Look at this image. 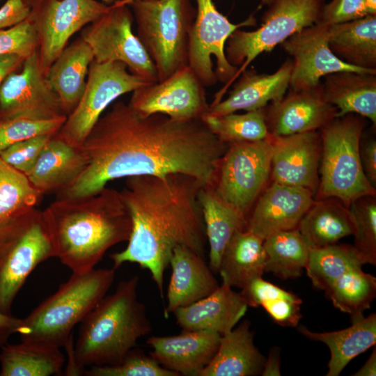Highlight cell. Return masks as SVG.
I'll use <instances>...</instances> for the list:
<instances>
[{
    "label": "cell",
    "instance_id": "cell-1",
    "mask_svg": "<svg viewBox=\"0 0 376 376\" xmlns=\"http://www.w3.org/2000/svg\"><path fill=\"white\" fill-rule=\"evenodd\" d=\"M84 170L61 188L56 198L91 196L113 180L181 173L213 186L228 144L202 119L143 115L123 101L102 114L82 144Z\"/></svg>",
    "mask_w": 376,
    "mask_h": 376
},
{
    "label": "cell",
    "instance_id": "cell-2",
    "mask_svg": "<svg viewBox=\"0 0 376 376\" xmlns=\"http://www.w3.org/2000/svg\"><path fill=\"white\" fill-rule=\"evenodd\" d=\"M207 185L185 174L126 178L120 191L132 219L125 249L110 258L148 270L164 299V274L173 249L185 246L204 257L206 235L198 195Z\"/></svg>",
    "mask_w": 376,
    "mask_h": 376
},
{
    "label": "cell",
    "instance_id": "cell-3",
    "mask_svg": "<svg viewBox=\"0 0 376 376\" xmlns=\"http://www.w3.org/2000/svg\"><path fill=\"white\" fill-rule=\"evenodd\" d=\"M42 213L55 257L72 272L95 268L108 249L127 241L132 231L120 191L107 187L91 196L56 198Z\"/></svg>",
    "mask_w": 376,
    "mask_h": 376
},
{
    "label": "cell",
    "instance_id": "cell-4",
    "mask_svg": "<svg viewBox=\"0 0 376 376\" xmlns=\"http://www.w3.org/2000/svg\"><path fill=\"white\" fill-rule=\"evenodd\" d=\"M139 281L134 275L119 283L81 322L77 341L68 347L69 375L120 362L139 338L151 332L146 307L138 299Z\"/></svg>",
    "mask_w": 376,
    "mask_h": 376
},
{
    "label": "cell",
    "instance_id": "cell-5",
    "mask_svg": "<svg viewBox=\"0 0 376 376\" xmlns=\"http://www.w3.org/2000/svg\"><path fill=\"white\" fill-rule=\"evenodd\" d=\"M115 271L112 267L72 272L53 295L21 318L17 332L21 341L51 348L66 346L75 325L107 295Z\"/></svg>",
    "mask_w": 376,
    "mask_h": 376
},
{
    "label": "cell",
    "instance_id": "cell-6",
    "mask_svg": "<svg viewBox=\"0 0 376 376\" xmlns=\"http://www.w3.org/2000/svg\"><path fill=\"white\" fill-rule=\"evenodd\" d=\"M363 117L349 113L321 128L320 178L317 199L336 198L346 207L364 196H375L361 163Z\"/></svg>",
    "mask_w": 376,
    "mask_h": 376
},
{
    "label": "cell",
    "instance_id": "cell-7",
    "mask_svg": "<svg viewBox=\"0 0 376 376\" xmlns=\"http://www.w3.org/2000/svg\"><path fill=\"white\" fill-rule=\"evenodd\" d=\"M130 8L137 37L163 80L188 65L189 36L196 12L189 0H135Z\"/></svg>",
    "mask_w": 376,
    "mask_h": 376
},
{
    "label": "cell",
    "instance_id": "cell-8",
    "mask_svg": "<svg viewBox=\"0 0 376 376\" xmlns=\"http://www.w3.org/2000/svg\"><path fill=\"white\" fill-rule=\"evenodd\" d=\"M55 257L42 210L36 207L0 223V311L11 308L27 278L41 263Z\"/></svg>",
    "mask_w": 376,
    "mask_h": 376
},
{
    "label": "cell",
    "instance_id": "cell-9",
    "mask_svg": "<svg viewBox=\"0 0 376 376\" xmlns=\"http://www.w3.org/2000/svg\"><path fill=\"white\" fill-rule=\"evenodd\" d=\"M324 0H274L254 31L237 29L228 38L225 54L237 68L232 84L260 54L318 22Z\"/></svg>",
    "mask_w": 376,
    "mask_h": 376
},
{
    "label": "cell",
    "instance_id": "cell-10",
    "mask_svg": "<svg viewBox=\"0 0 376 376\" xmlns=\"http://www.w3.org/2000/svg\"><path fill=\"white\" fill-rule=\"evenodd\" d=\"M196 1L187 63L205 87L212 86L217 81L224 83V86L214 95L212 104H215L223 99L237 71V68L226 58V42L237 29L254 25L256 19L251 15L244 21L234 24L217 9L212 0Z\"/></svg>",
    "mask_w": 376,
    "mask_h": 376
},
{
    "label": "cell",
    "instance_id": "cell-11",
    "mask_svg": "<svg viewBox=\"0 0 376 376\" xmlns=\"http://www.w3.org/2000/svg\"><path fill=\"white\" fill-rule=\"evenodd\" d=\"M151 82L132 73L119 62L91 63L82 95L56 134L77 147L82 144L104 111L124 94Z\"/></svg>",
    "mask_w": 376,
    "mask_h": 376
},
{
    "label": "cell",
    "instance_id": "cell-12",
    "mask_svg": "<svg viewBox=\"0 0 376 376\" xmlns=\"http://www.w3.org/2000/svg\"><path fill=\"white\" fill-rule=\"evenodd\" d=\"M133 15L128 6L111 5L109 10L83 29L81 38L97 62H119L129 71L153 83L158 81L153 62L132 31Z\"/></svg>",
    "mask_w": 376,
    "mask_h": 376
},
{
    "label": "cell",
    "instance_id": "cell-13",
    "mask_svg": "<svg viewBox=\"0 0 376 376\" xmlns=\"http://www.w3.org/2000/svg\"><path fill=\"white\" fill-rule=\"evenodd\" d=\"M270 136L261 141L228 144L212 186L222 199L245 216L270 174Z\"/></svg>",
    "mask_w": 376,
    "mask_h": 376
},
{
    "label": "cell",
    "instance_id": "cell-14",
    "mask_svg": "<svg viewBox=\"0 0 376 376\" xmlns=\"http://www.w3.org/2000/svg\"><path fill=\"white\" fill-rule=\"evenodd\" d=\"M66 116L60 99L47 80L37 51L24 60L19 72H11L0 85V121Z\"/></svg>",
    "mask_w": 376,
    "mask_h": 376
},
{
    "label": "cell",
    "instance_id": "cell-15",
    "mask_svg": "<svg viewBox=\"0 0 376 376\" xmlns=\"http://www.w3.org/2000/svg\"><path fill=\"white\" fill-rule=\"evenodd\" d=\"M205 88L186 65L166 79L133 91L128 104L143 115L160 113L179 121L201 119L210 105Z\"/></svg>",
    "mask_w": 376,
    "mask_h": 376
},
{
    "label": "cell",
    "instance_id": "cell-16",
    "mask_svg": "<svg viewBox=\"0 0 376 376\" xmlns=\"http://www.w3.org/2000/svg\"><path fill=\"white\" fill-rule=\"evenodd\" d=\"M110 8L97 0H45L32 8L30 18L38 31L40 60L46 72L77 31Z\"/></svg>",
    "mask_w": 376,
    "mask_h": 376
},
{
    "label": "cell",
    "instance_id": "cell-17",
    "mask_svg": "<svg viewBox=\"0 0 376 376\" xmlns=\"http://www.w3.org/2000/svg\"><path fill=\"white\" fill-rule=\"evenodd\" d=\"M329 26L315 23L293 34L281 44L291 56L292 69L289 88L307 90L318 86L324 76L340 71L376 73L348 65L339 59L329 46Z\"/></svg>",
    "mask_w": 376,
    "mask_h": 376
},
{
    "label": "cell",
    "instance_id": "cell-18",
    "mask_svg": "<svg viewBox=\"0 0 376 376\" xmlns=\"http://www.w3.org/2000/svg\"><path fill=\"white\" fill-rule=\"evenodd\" d=\"M271 175L274 182L317 193L321 157L320 132L310 131L288 136L271 134Z\"/></svg>",
    "mask_w": 376,
    "mask_h": 376
},
{
    "label": "cell",
    "instance_id": "cell-19",
    "mask_svg": "<svg viewBox=\"0 0 376 376\" xmlns=\"http://www.w3.org/2000/svg\"><path fill=\"white\" fill-rule=\"evenodd\" d=\"M288 90L263 109L270 134L288 136L316 131L338 118L337 109L324 97L321 83L311 89Z\"/></svg>",
    "mask_w": 376,
    "mask_h": 376
},
{
    "label": "cell",
    "instance_id": "cell-20",
    "mask_svg": "<svg viewBox=\"0 0 376 376\" xmlns=\"http://www.w3.org/2000/svg\"><path fill=\"white\" fill-rule=\"evenodd\" d=\"M308 189L273 182L260 196L246 230L264 239L281 230L297 228L314 202Z\"/></svg>",
    "mask_w": 376,
    "mask_h": 376
},
{
    "label": "cell",
    "instance_id": "cell-21",
    "mask_svg": "<svg viewBox=\"0 0 376 376\" xmlns=\"http://www.w3.org/2000/svg\"><path fill=\"white\" fill-rule=\"evenodd\" d=\"M221 336L208 331H182L178 335L147 339L150 355L164 368L180 375L198 376L214 357Z\"/></svg>",
    "mask_w": 376,
    "mask_h": 376
},
{
    "label": "cell",
    "instance_id": "cell-22",
    "mask_svg": "<svg viewBox=\"0 0 376 376\" xmlns=\"http://www.w3.org/2000/svg\"><path fill=\"white\" fill-rule=\"evenodd\" d=\"M221 283L208 296L173 314L182 331H208L221 336L231 331L245 315L249 306L240 292Z\"/></svg>",
    "mask_w": 376,
    "mask_h": 376
},
{
    "label": "cell",
    "instance_id": "cell-23",
    "mask_svg": "<svg viewBox=\"0 0 376 376\" xmlns=\"http://www.w3.org/2000/svg\"><path fill=\"white\" fill-rule=\"evenodd\" d=\"M292 69V60L285 61L274 72L258 73L244 70L233 85L228 97L210 104L206 113L222 115L262 109L269 103L281 98L289 88Z\"/></svg>",
    "mask_w": 376,
    "mask_h": 376
},
{
    "label": "cell",
    "instance_id": "cell-24",
    "mask_svg": "<svg viewBox=\"0 0 376 376\" xmlns=\"http://www.w3.org/2000/svg\"><path fill=\"white\" fill-rule=\"evenodd\" d=\"M169 265L172 272L164 308L166 318L175 309L208 296L219 285L204 257L185 246L173 249Z\"/></svg>",
    "mask_w": 376,
    "mask_h": 376
},
{
    "label": "cell",
    "instance_id": "cell-25",
    "mask_svg": "<svg viewBox=\"0 0 376 376\" xmlns=\"http://www.w3.org/2000/svg\"><path fill=\"white\" fill-rule=\"evenodd\" d=\"M324 99L338 110V117L359 115L376 125V73L340 71L324 77Z\"/></svg>",
    "mask_w": 376,
    "mask_h": 376
},
{
    "label": "cell",
    "instance_id": "cell-26",
    "mask_svg": "<svg viewBox=\"0 0 376 376\" xmlns=\"http://www.w3.org/2000/svg\"><path fill=\"white\" fill-rule=\"evenodd\" d=\"M86 165L87 158L82 147L74 146L55 134L26 176L31 184L44 194L70 183Z\"/></svg>",
    "mask_w": 376,
    "mask_h": 376
},
{
    "label": "cell",
    "instance_id": "cell-27",
    "mask_svg": "<svg viewBox=\"0 0 376 376\" xmlns=\"http://www.w3.org/2000/svg\"><path fill=\"white\" fill-rule=\"evenodd\" d=\"M265 361L254 344L250 322L244 320L221 336L214 357L198 376L258 375Z\"/></svg>",
    "mask_w": 376,
    "mask_h": 376
},
{
    "label": "cell",
    "instance_id": "cell-28",
    "mask_svg": "<svg viewBox=\"0 0 376 376\" xmlns=\"http://www.w3.org/2000/svg\"><path fill=\"white\" fill-rule=\"evenodd\" d=\"M93 60L91 47L79 38L65 47L46 70L47 80L66 113H70L79 101Z\"/></svg>",
    "mask_w": 376,
    "mask_h": 376
},
{
    "label": "cell",
    "instance_id": "cell-29",
    "mask_svg": "<svg viewBox=\"0 0 376 376\" xmlns=\"http://www.w3.org/2000/svg\"><path fill=\"white\" fill-rule=\"evenodd\" d=\"M209 244V267L218 274L224 251L232 237L246 228L247 218L222 199L212 186H205L198 195Z\"/></svg>",
    "mask_w": 376,
    "mask_h": 376
},
{
    "label": "cell",
    "instance_id": "cell-30",
    "mask_svg": "<svg viewBox=\"0 0 376 376\" xmlns=\"http://www.w3.org/2000/svg\"><path fill=\"white\" fill-rule=\"evenodd\" d=\"M299 331L308 339L327 345L331 357L327 376H338L356 357L376 343V314L352 322L345 329L331 332H315L304 326Z\"/></svg>",
    "mask_w": 376,
    "mask_h": 376
},
{
    "label": "cell",
    "instance_id": "cell-31",
    "mask_svg": "<svg viewBox=\"0 0 376 376\" xmlns=\"http://www.w3.org/2000/svg\"><path fill=\"white\" fill-rule=\"evenodd\" d=\"M265 260L263 240L246 229L239 230L224 251L218 274L223 284L242 289L262 277Z\"/></svg>",
    "mask_w": 376,
    "mask_h": 376
},
{
    "label": "cell",
    "instance_id": "cell-32",
    "mask_svg": "<svg viewBox=\"0 0 376 376\" xmlns=\"http://www.w3.org/2000/svg\"><path fill=\"white\" fill-rule=\"evenodd\" d=\"M297 229L312 249L337 244L354 233L349 208L336 198L315 200Z\"/></svg>",
    "mask_w": 376,
    "mask_h": 376
},
{
    "label": "cell",
    "instance_id": "cell-33",
    "mask_svg": "<svg viewBox=\"0 0 376 376\" xmlns=\"http://www.w3.org/2000/svg\"><path fill=\"white\" fill-rule=\"evenodd\" d=\"M329 46L344 63L376 70V15L329 26Z\"/></svg>",
    "mask_w": 376,
    "mask_h": 376
},
{
    "label": "cell",
    "instance_id": "cell-34",
    "mask_svg": "<svg viewBox=\"0 0 376 376\" xmlns=\"http://www.w3.org/2000/svg\"><path fill=\"white\" fill-rule=\"evenodd\" d=\"M0 376H49L60 374L65 357L60 349L21 341L0 347Z\"/></svg>",
    "mask_w": 376,
    "mask_h": 376
},
{
    "label": "cell",
    "instance_id": "cell-35",
    "mask_svg": "<svg viewBox=\"0 0 376 376\" xmlns=\"http://www.w3.org/2000/svg\"><path fill=\"white\" fill-rule=\"evenodd\" d=\"M263 245L265 272L283 280L301 276L312 248L297 228L271 234L264 239Z\"/></svg>",
    "mask_w": 376,
    "mask_h": 376
},
{
    "label": "cell",
    "instance_id": "cell-36",
    "mask_svg": "<svg viewBox=\"0 0 376 376\" xmlns=\"http://www.w3.org/2000/svg\"><path fill=\"white\" fill-rule=\"evenodd\" d=\"M240 293L249 306H262L280 326L295 327L301 318V299L262 277L252 280Z\"/></svg>",
    "mask_w": 376,
    "mask_h": 376
},
{
    "label": "cell",
    "instance_id": "cell-37",
    "mask_svg": "<svg viewBox=\"0 0 376 376\" xmlns=\"http://www.w3.org/2000/svg\"><path fill=\"white\" fill-rule=\"evenodd\" d=\"M361 267L348 270L325 291L334 307L349 314L352 323L364 318L376 295V278Z\"/></svg>",
    "mask_w": 376,
    "mask_h": 376
},
{
    "label": "cell",
    "instance_id": "cell-38",
    "mask_svg": "<svg viewBox=\"0 0 376 376\" xmlns=\"http://www.w3.org/2000/svg\"><path fill=\"white\" fill-rule=\"evenodd\" d=\"M364 264L354 246L335 244L311 249L305 269L313 285L326 291L346 272Z\"/></svg>",
    "mask_w": 376,
    "mask_h": 376
},
{
    "label": "cell",
    "instance_id": "cell-39",
    "mask_svg": "<svg viewBox=\"0 0 376 376\" xmlns=\"http://www.w3.org/2000/svg\"><path fill=\"white\" fill-rule=\"evenodd\" d=\"M263 109L246 111L242 114L205 113L201 119L220 141L228 145L239 142L258 141L266 139L270 136Z\"/></svg>",
    "mask_w": 376,
    "mask_h": 376
},
{
    "label": "cell",
    "instance_id": "cell-40",
    "mask_svg": "<svg viewBox=\"0 0 376 376\" xmlns=\"http://www.w3.org/2000/svg\"><path fill=\"white\" fill-rule=\"evenodd\" d=\"M42 194L0 157V223L36 207Z\"/></svg>",
    "mask_w": 376,
    "mask_h": 376
},
{
    "label": "cell",
    "instance_id": "cell-41",
    "mask_svg": "<svg viewBox=\"0 0 376 376\" xmlns=\"http://www.w3.org/2000/svg\"><path fill=\"white\" fill-rule=\"evenodd\" d=\"M354 226L356 250L366 264H376V198L364 196L350 203L348 207Z\"/></svg>",
    "mask_w": 376,
    "mask_h": 376
},
{
    "label": "cell",
    "instance_id": "cell-42",
    "mask_svg": "<svg viewBox=\"0 0 376 376\" xmlns=\"http://www.w3.org/2000/svg\"><path fill=\"white\" fill-rule=\"evenodd\" d=\"M83 373L88 376H178L162 366L150 355L134 348L116 364L90 366Z\"/></svg>",
    "mask_w": 376,
    "mask_h": 376
},
{
    "label": "cell",
    "instance_id": "cell-43",
    "mask_svg": "<svg viewBox=\"0 0 376 376\" xmlns=\"http://www.w3.org/2000/svg\"><path fill=\"white\" fill-rule=\"evenodd\" d=\"M66 117L50 120L17 118L0 121V153L17 142L45 134H56Z\"/></svg>",
    "mask_w": 376,
    "mask_h": 376
},
{
    "label": "cell",
    "instance_id": "cell-44",
    "mask_svg": "<svg viewBox=\"0 0 376 376\" xmlns=\"http://www.w3.org/2000/svg\"><path fill=\"white\" fill-rule=\"evenodd\" d=\"M38 31L30 18L8 29L0 30V56L17 54L24 59L37 51Z\"/></svg>",
    "mask_w": 376,
    "mask_h": 376
},
{
    "label": "cell",
    "instance_id": "cell-45",
    "mask_svg": "<svg viewBox=\"0 0 376 376\" xmlns=\"http://www.w3.org/2000/svg\"><path fill=\"white\" fill-rule=\"evenodd\" d=\"M54 135L55 134L40 135L14 143L3 150L0 153V157L26 175Z\"/></svg>",
    "mask_w": 376,
    "mask_h": 376
},
{
    "label": "cell",
    "instance_id": "cell-46",
    "mask_svg": "<svg viewBox=\"0 0 376 376\" xmlns=\"http://www.w3.org/2000/svg\"><path fill=\"white\" fill-rule=\"evenodd\" d=\"M368 15L365 0H331L324 3L316 23L331 26Z\"/></svg>",
    "mask_w": 376,
    "mask_h": 376
},
{
    "label": "cell",
    "instance_id": "cell-47",
    "mask_svg": "<svg viewBox=\"0 0 376 376\" xmlns=\"http://www.w3.org/2000/svg\"><path fill=\"white\" fill-rule=\"evenodd\" d=\"M32 8L24 0H7L0 8V30L13 27L31 16Z\"/></svg>",
    "mask_w": 376,
    "mask_h": 376
},
{
    "label": "cell",
    "instance_id": "cell-48",
    "mask_svg": "<svg viewBox=\"0 0 376 376\" xmlns=\"http://www.w3.org/2000/svg\"><path fill=\"white\" fill-rule=\"evenodd\" d=\"M359 156L363 172L369 182L376 186V141L375 137L360 140Z\"/></svg>",
    "mask_w": 376,
    "mask_h": 376
},
{
    "label": "cell",
    "instance_id": "cell-49",
    "mask_svg": "<svg viewBox=\"0 0 376 376\" xmlns=\"http://www.w3.org/2000/svg\"><path fill=\"white\" fill-rule=\"evenodd\" d=\"M20 320L0 311V347L7 343L13 334H17Z\"/></svg>",
    "mask_w": 376,
    "mask_h": 376
},
{
    "label": "cell",
    "instance_id": "cell-50",
    "mask_svg": "<svg viewBox=\"0 0 376 376\" xmlns=\"http://www.w3.org/2000/svg\"><path fill=\"white\" fill-rule=\"evenodd\" d=\"M24 60V58L15 54L0 56V85L11 72L20 67Z\"/></svg>",
    "mask_w": 376,
    "mask_h": 376
},
{
    "label": "cell",
    "instance_id": "cell-51",
    "mask_svg": "<svg viewBox=\"0 0 376 376\" xmlns=\"http://www.w3.org/2000/svg\"><path fill=\"white\" fill-rule=\"evenodd\" d=\"M262 375H280L279 353L277 350H272L269 358L265 361Z\"/></svg>",
    "mask_w": 376,
    "mask_h": 376
},
{
    "label": "cell",
    "instance_id": "cell-52",
    "mask_svg": "<svg viewBox=\"0 0 376 376\" xmlns=\"http://www.w3.org/2000/svg\"><path fill=\"white\" fill-rule=\"evenodd\" d=\"M353 375L354 376H375L376 375V349L374 348L371 354L363 366Z\"/></svg>",
    "mask_w": 376,
    "mask_h": 376
},
{
    "label": "cell",
    "instance_id": "cell-53",
    "mask_svg": "<svg viewBox=\"0 0 376 376\" xmlns=\"http://www.w3.org/2000/svg\"><path fill=\"white\" fill-rule=\"evenodd\" d=\"M367 15H376V0H365Z\"/></svg>",
    "mask_w": 376,
    "mask_h": 376
},
{
    "label": "cell",
    "instance_id": "cell-54",
    "mask_svg": "<svg viewBox=\"0 0 376 376\" xmlns=\"http://www.w3.org/2000/svg\"><path fill=\"white\" fill-rule=\"evenodd\" d=\"M24 1L31 8H33L39 6L41 3H42L45 0H24Z\"/></svg>",
    "mask_w": 376,
    "mask_h": 376
},
{
    "label": "cell",
    "instance_id": "cell-55",
    "mask_svg": "<svg viewBox=\"0 0 376 376\" xmlns=\"http://www.w3.org/2000/svg\"><path fill=\"white\" fill-rule=\"evenodd\" d=\"M135 0H116L112 5L113 6H128L130 3Z\"/></svg>",
    "mask_w": 376,
    "mask_h": 376
},
{
    "label": "cell",
    "instance_id": "cell-56",
    "mask_svg": "<svg viewBox=\"0 0 376 376\" xmlns=\"http://www.w3.org/2000/svg\"><path fill=\"white\" fill-rule=\"evenodd\" d=\"M116 0H102V2L107 6L112 5Z\"/></svg>",
    "mask_w": 376,
    "mask_h": 376
},
{
    "label": "cell",
    "instance_id": "cell-57",
    "mask_svg": "<svg viewBox=\"0 0 376 376\" xmlns=\"http://www.w3.org/2000/svg\"><path fill=\"white\" fill-rule=\"evenodd\" d=\"M262 4L269 5L274 0H260Z\"/></svg>",
    "mask_w": 376,
    "mask_h": 376
},
{
    "label": "cell",
    "instance_id": "cell-58",
    "mask_svg": "<svg viewBox=\"0 0 376 376\" xmlns=\"http://www.w3.org/2000/svg\"><path fill=\"white\" fill-rule=\"evenodd\" d=\"M1 1V0H0Z\"/></svg>",
    "mask_w": 376,
    "mask_h": 376
}]
</instances>
